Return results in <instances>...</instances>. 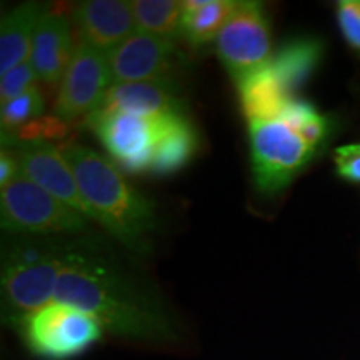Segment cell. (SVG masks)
<instances>
[{
	"label": "cell",
	"mask_w": 360,
	"mask_h": 360,
	"mask_svg": "<svg viewBox=\"0 0 360 360\" xmlns=\"http://www.w3.org/2000/svg\"><path fill=\"white\" fill-rule=\"evenodd\" d=\"M53 300L94 315L107 335L127 344L164 350L186 344L182 326L160 295L87 238L75 240Z\"/></svg>",
	"instance_id": "cell-1"
},
{
	"label": "cell",
	"mask_w": 360,
	"mask_h": 360,
	"mask_svg": "<svg viewBox=\"0 0 360 360\" xmlns=\"http://www.w3.org/2000/svg\"><path fill=\"white\" fill-rule=\"evenodd\" d=\"M58 148L97 224L130 250L146 252L157 224L154 202L135 191L114 162L92 148L79 142H64Z\"/></svg>",
	"instance_id": "cell-2"
},
{
	"label": "cell",
	"mask_w": 360,
	"mask_h": 360,
	"mask_svg": "<svg viewBox=\"0 0 360 360\" xmlns=\"http://www.w3.org/2000/svg\"><path fill=\"white\" fill-rule=\"evenodd\" d=\"M75 240L67 237L8 236L2 247V317L8 327L53 302L60 274Z\"/></svg>",
	"instance_id": "cell-3"
},
{
	"label": "cell",
	"mask_w": 360,
	"mask_h": 360,
	"mask_svg": "<svg viewBox=\"0 0 360 360\" xmlns=\"http://www.w3.org/2000/svg\"><path fill=\"white\" fill-rule=\"evenodd\" d=\"M11 328L19 334L25 349L40 360H74L107 335L94 315L57 300L20 317Z\"/></svg>",
	"instance_id": "cell-4"
},
{
	"label": "cell",
	"mask_w": 360,
	"mask_h": 360,
	"mask_svg": "<svg viewBox=\"0 0 360 360\" xmlns=\"http://www.w3.org/2000/svg\"><path fill=\"white\" fill-rule=\"evenodd\" d=\"M90 220L19 174L0 191V225L7 236L77 237Z\"/></svg>",
	"instance_id": "cell-5"
},
{
	"label": "cell",
	"mask_w": 360,
	"mask_h": 360,
	"mask_svg": "<svg viewBox=\"0 0 360 360\" xmlns=\"http://www.w3.org/2000/svg\"><path fill=\"white\" fill-rule=\"evenodd\" d=\"M249 137L255 186L267 195L289 186L317 152L282 119L249 122Z\"/></svg>",
	"instance_id": "cell-6"
},
{
	"label": "cell",
	"mask_w": 360,
	"mask_h": 360,
	"mask_svg": "<svg viewBox=\"0 0 360 360\" xmlns=\"http://www.w3.org/2000/svg\"><path fill=\"white\" fill-rule=\"evenodd\" d=\"M215 49L222 65L236 82L272 62L270 22L260 2L244 0L220 30Z\"/></svg>",
	"instance_id": "cell-7"
},
{
	"label": "cell",
	"mask_w": 360,
	"mask_h": 360,
	"mask_svg": "<svg viewBox=\"0 0 360 360\" xmlns=\"http://www.w3.org/2000/svg\"><path fill=\"white\" fill-rule=\"evenodd\" d=\"M85 124L97 134L117 167L134 174L150 170L160 117L96 110Z\"/></svg>",
	"instance_id": "cell-8"
},
{
	"label": "cell",
	"mask_w": 360,
	"mask_h": 360,
	"mask_svg": "<svg viewBox=\"0 0 360 360\" xmlns=\"http://www.w3.org/2000/svg\"><path fill=\"white\" fill-rule=\"evenodd\" d=\"M110 85L112 74L107 53L80 40L58 85L53 115L67 124L80 117L87 119L101 105Z\"/></svg>",
	"instance_id": "cell-9"
},
{
	"label": "cell",
	"mask_w": 360,
	"mask_h": 360,
	"mask_svg": "<svg viewBox=\"0 0 360 360\" xmlns=\"http://www.w3.org/2000/svg\"><path fill=\"white\" fill-rule=\"evenodd\" d=\"M112 84L125 82H165L182 69V56L172 40L135 30L129 39L107 53Z\"/></svg>",
	"instance_id": "cell-10"
},
{
	"label": "cell",
	"mask_w": 360,
	"mask_h": 360,
	"mask_svg": "<svg viewBox=\"0 0 360 360\" xmlns=\"http://www.w3.org/2000/svg\"><path fill=\"white\" fill-rule=\"evenodd\" d=\"M19 159L20 172L37 184L40 188L84 215L90 222H97L96 214L84 200L77 180L60 148L52 142H11Z\"/></svg>",
	"instance_id": "cell-11"
},
{
	"label": "cell",
	"mask_w": 360,
	"mask_h": 360,
	"mask_svg": "<svg viewBox=\"0 0 360 360\" xmlns=\"http://www.w3.org/2000/svg\"><path fill=\"white\" fill-rule=\"evenodd\" d=\"M80 40L103 53L114 51L135 30L132 2L125 0H87L72 11Z\"/></svg>",
	"instance_id": "cell-12"
},
{
	"label": "cell",
	"mask_w": 360,
	"mask_h": 360,
	"mask_svg": "<svg viewBox=\"0 0 360 360\" xmlns=\"http://www.w3.org/2000/svg\"><path fill=\"white\" fill-rule=\"evenodd\" d=\"M74 52L69 19L47 8L37 27L30 53L39 79L47 85H60Z\"/></svg>",
	"instance_id": "cell-13"
},
{
	"label": "cell",
	"mask_w": 360,
	"mask_h": 360,
	"mask_svg": "<svg viewBox=\"0 0 360 360\" xmlns=\"http://www.w3.org/2000/svg\"><path fill=\"white\" fill-rule=\"evenodd\" d=\"M97 110L125 112L142 117L184 114L182 101L175 94L174 84L125 82L112 84Z\"/></svg>",
	"instance_id": "cell-14"
},
{
	"label": "cell",
	"mask_w": 360,
	"mask_h": 360,
	"mask_svg": "<svg viewBox=\"0 0 360 360\" xmlns=\"http://www.w3.org/2000/svg\"><path fill=\"white\" fill-rule=\"evenodd\" d=\"M47 7L25 2L8 11L0 22V75L30 58L37 27Z\"/></svg>",
	"instance_id": "cell-15"
},
{
	"label": "cell",
	"mask_w": 360,
	"mask_h": 360,
	"mask_svg": "<svg viewBox=\"0 0 360 360\" xmlns=\"http://www.w3.org/2000/svg\"><path fill=\"white\" fill-rule=\"evenodd\" d=\"M197 143V132L186 114L162 115L148 172L169 175L184 169L195 155Z\"/></svg>",
	"instance_id": "cell-16"
},
{
	"label": "cell",
	"mask_w": 360,
	"mask_h": 360,
	"mask_svg": "<svg viewBox=\"0 0 360 360\" xmlns=\"http://www.w3.org/2000/svg\"><path fill=\"white\" fill-rule=\"evenodd\" d=\"M237 89L242 112L249 122L278 119L294 101L270 64L237 82Z\"/></svg>",
	"instance_id": "cell-17"
},
{
	"label": "cell",
	"mask_w": 360,
	"mask_h": 360,
	"mask_svg": "<svg viewBox=\"0 0 360 360\" xmlns=\"http://www.w3.org/2000/svg\"><path fill=\"white\" fill-rule=\"evenodd\" d=\"M237 6V0H187L184 2L180 35L193 47L217 40Z\"/></svg>",
	"instance_id": "cell-18"
},
{
	"label": "cell",
	"mask_w": 360,
	"mask_h": 360,
	"mask_svg": "<svg viewBox=\"0 0 360 360\" xmlns=\"http://www.w3.org/2000/svg\"><path fill=\"white\" fill-rule=\"evenodd\" d=\"M322 57V44L315 39H295L282 45L274 53L270 67L276 72L287 92L294 97L295 90L314 74Z\"/></svg>",
	"instance_id": "cell-19"
},
{
	"label": "cell",
	"mask_w": 360,
	"mask_h": 360,
	"mask_svg": "<svg viewBox=\"0 0 360 360\" xmlns=\"http://www.w3.org/2000/svg\"><path fill=\"white\" fill-rule=\"evenodd\" d=\"M135 29L139 32L175 42L182 25L184 2L177 0H135L132 2Z\"/></svg>",
	"instance_id": "cell-20"
},
{
	"label": "cell",
	"mask_w": 360,
	"mask_h": 360,
	"mask_svg": "<svg viewBox=\"0 0 360 360\" xmlns=\"http://www.w3.org/2000/svg\"><path fill=\"white\" fill-rule=\"evenodd\" d=\"M278 119H282L290 129H294L314 150H317L326 141L328 132L327 119L319 114L309 102L294 98Z\"/></svg>",
	"instance_id": "cell-21"
},
{
	"label": "cell",
	"mask_w": 360,
	"mask_h": 360,
	"mask_svg": "<svg viewBox=\"0 0 360 360\" xmlns=\"http://www.w3.org/2000/svg\"><path fill=\"white\" fill-rule=\"evenodd\" d=\"M45 109L44 94L39 87L30 89L29 92L12 98L11 102L2 103L0 109V127H2V135L7 134L11 137L32 120L42 117Z\"/></svg>",
	"instance_id": "cell-22"
},
{
	"label": "cell",
	"mask_w": 360,
	"mask_h": 360,
	"mask_svg": "<svg viewBox=\"0 0 360 360\" xmlns=\"http://www.w3.org/2000/svg\"><path fill=\"white\" fill-rule=\"evenodd\" d=\"M67 122L58 119L57 115H42L39 119L32 120L24 127H20L15 134L11 135L8 143L11 142H51L60 141L69 132Z\"/></svg>",
	"instance_id": "cell-23"
},
{
	"label": "cell",
	"mask_w": 360,
	"mask_h": 360,
	"mask_svg": "<svg viewBox=\"0 0 360 360\" xmlns=\"http://www.w3.org/2000/svg\"><path fill=\"white\" fill-rule=\"evenodd\" d=\"M37 80L40 79L30 60L13 67L4 75H0V103L11 102L12 98L37 87Z\"/></svg>",
	"instance_id": "cell-24"
},
{
	"label": "cell",
	"mask_w": 360,
	"mask_h": 360,
	"mask_svg": "<svg viewBox=\"0 0 360 360\" xmlns=\"http://www.w3.org/2000/svg\"><path fill=\"white\" fill-rule=\"evenodd\" d=\"M337 20L347 44L360 52V0H342L337 4Z\"/></svg>",
	"instance_id": "cell-25"
},
{
	"label": "cell",
	"mask_w": 360,
	"mask_h": 360,
	"mask_svg": "<svg viewBox=\"0 0 360 360\" xmlns=\"http://www.w3.org/2000/svg\"><path fill=\"white\" fill-rule=\"evenodd\" d=\"M335 169L342 179L349 182H360V143L337 148Z\"/></svg>",
	"instance_id": "cell-26"
},
{
	"label": "cell",
	"mask_w": 360,
	"mask_h": 360,
	"mask_svg": "<svg viewBox=\"0 0 360 360\" xmlns=\"http://www.w3.org/2000/svg\"><path fill=\"white\" fill-rule=\"evenodd\" d=\"M20 174L19 159L12 148H2L0 152V187H6Z\"/></svg>",
	"instance_id": "cell-27"
}]
</instances>
